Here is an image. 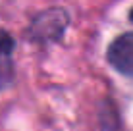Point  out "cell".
<instances>
[{
	"label": "cell",
	"instance_id": "obj_1",
	"mask_svg": "<svg viewBox=\"0 0 133 131\" xmlns=\"http://www.w3.org/2000/svg\"><path fill=\"white\" fill-rule=\"evenodd\" d=\"M70 27V13L64 8H46L39 12L27 27V39L35 44L60 43Z\"/></svg>",
	"mask_w": 133,
	"mask_h": 131
},
{
	"label": "cell",
	"instance_id": "obj_2",
	"mask_svg": "<svg viewBox=\"0 0 133 131\" xmlns=\"http://www.w3.org/2000/svg\"><path fill=\"white\" fill-rule=\"evenodd\" d=\"M106 60L112 70L120 75L133 77V31L122 33L110 43L106 50Z\"/></svg>",
	"mask_w": 133,
	"mask_h": 131
},
{
	"label": "cell",
	"instance_id": "obj_3",
	"mask_svg": "<svg viewBox=\"0 0 133 131\" xmlns=\"http://www.w3.org/2000/svg\"><path fill=\"white\" fill-rule=\"evenodd\" d=\"M14 50H16V40L8 31L0 29V91L8 89L14 83Z\"/></svg>",
	"mask_w": 133,
	"mask_h": 131
},
{
	"label": "cell",
	"instance_id": "obj_4",
	"mask_svg": "<svg viewBox=\"0 0 133 131\" xmlns=\"http://www.w3.org/2000/svg\"><path fill=\"white\" fill-rule=\"evenodd\" d=\"M127 17H129V21H131V23H133V8H131V10H129V16H127Z\"/></svg>",
	"mask_w": 133,
	"mask_h": 131
}]
</instances>
